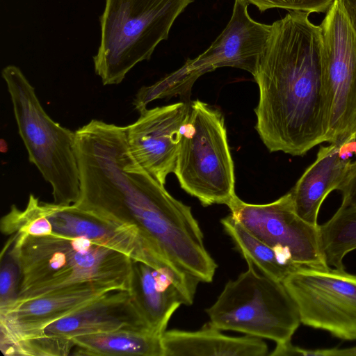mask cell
I'll return each mask as SVG.
<instances>
[{
    "instance_id": "cell-12",
    "label": "cell",
    "mask_w": 356,
    "mask_h": 356,
    "mask_svg": "<svg viewBox=\"0 0 356 356\" xmlns=\"http://www.w3.org/2000/svg\"><path fill=\"white\" fill-rule=\"evenodd\" d=\"M190 100L145 108L134 123L126 126L131 153L137 162L157 181L165 186L167 176L174 172L181 130Z\"/></svg>"
},
{
    "instance_id": "cell-2",
    "label": "cell",
    "mask_w": 356,
    "mask_h": 356,
    "mask_svg": "<svg viewBox=\"0 0 356 356\" xmlns=\"http://www.w3.org/2000/svg\"><path fill=\"white\" fill-rule=\"evenodd\" d=\"M309 13L289 11L272 33L254 78L255 129L271 152L303 156L325 142L322 36Z\"/></svg>"
},
{
    "instance_id": "cell-23",
    "label": "cell",
    "mask_w": 356,
    "mask_h": 356,
    "mask_svg": "<svg viewBox=\"0 0 356 356\" xmlns=\"http://www.w3.org/2000/svg\"><path fill=\"white\" fill-rule=\"evenodd\" d=\"M74 344L72 339L40 336L0 345L4 355L63 356L70 354Z\"/></svg>"
},
{
    "instance_id": "cell-11",
    "label": "cell",
    "mask_w": 356,
    "mask_h": 356,
    "mask_svg": "<svg viewBox=\"0 0 356 356\" xmlns=\"http://www.w3.org/2000/svg\"><path fill=\"white\" fill-rule=\"evenodd\" d=\"M231 215L252 235L287 254L299 266L327 268L319 225L296 213L290 193L264 204L242 201L236 195L227 205Z\"/></svg>"
},
{
    "instance_id": "cell-20",
    "label": "cell",
    "mask_w": 356,
    "mask_h": 356,
    "mask_svg": "<svg viewBox=\"0 0 356 356\" xmlns=\"http://www.w3.org/2000/svg\"><path fill=\"white\" fill-rule=\"evenodd\" d=\"M225 232L245 261L264 275L283 282L300 267L285 252L273 248L248 232L231 214L221 219Z\"/></svg>"
},
{
    "instance_id": "cell-9",
    "label": "cell",
    "mask_w": 356,
    "mask_h": 356,
    "mask_svg": "<svg viewBox=\"0 0 356 356\" xmlns=\"http://www.w3.org/2000/svg\"><path fill=\"white\" fill-rule=\"evenodd\" d=\"M282 283L302 324L342 340H356V275L330 266H302Z\"/></svg>"
},
{
    "instance_id": "cell-6",
    "label": "cell",
    "mask_w": 356,
    "mask_h": 356,
    "mask_svg": "<svg viewBox=\"0 0 356 356\" xmlns=\"http://www.w3.org/2000/svg\"><path fill=\"white\" fill-rule=\"evenodd\" d=\"M234 163L221 111L190 100L174 170L180 186L204 206H227L236 196Z\"/></svg>"
},
{
    "instance_id": "cell-15",
    "label": "cell",
    "mask_w": 356,
    "mask_h": 356,
    "mask_svg": "<svg viewBox=\"0 0 356 356\" xmlns=\"http://www.w3.org/2000/svg\"><path fill=\"white\" fill-rule=\"evenodd\" d=\"M120 330L151 332L130 292L125 290L106 293L81 309L49 325L38 337L71 339L76 336Z\"/></svg>"
},
{
    "instance_id": "cell-7",
    "label": "cell",
    "mask_w": 356,
    "mask_h": 356,
    "mask_svg": "<svg viewBox=\"0 0 356 356\" xmlns=\"http://www.w3.org/2000/svg\"><path fill=\"white\" fill-rule=\"evenodd\" d=\"M246 262L248 269L229 281L206 309L209 323L220 330L243 332L276 343L290 341L301 323L294 300L282 282Z\"/></svg>"
},
{
    "instance_id": "cell-17",
    "label": "cell",
    "mask_w": 356,
    "mask_h": 356,
    "mask_svg": "<svg viewBox=\"0 0 356 356\" xmlns=\"http://www.w3.org/2000/svg\"><path fill=\"white\" fill-rule=\"evenodd\" d=\"M152 332L162 336L174 312L186 300L173 278L165 271L132 260L129 291Z\"/></svg>"
},
{
    "instance_id": "cell-13",
    "label": "cell",
    "mask_w": 356,
    "mask_h": 356,
    "mask_svg": "<svg viewBox=\"0 0 356 356\" xmlns=\"http://www.w3.org/2000/svg\"><path fill=\"white\" fill-rule=\"evenodd\" d=\"M46 205L47 216L51 223L53 233L86 238L122 252L133 260L163 270L175 278L184 275V269L154 250L127 228L113 225L72 204L63 206L46 202Z\"/></svg>"
},
{
    "instance_id": "cell-25",
    "label": "cell",
    "mask_w": 356,
    "mask_h": 356,
    "mask_svg": "<svg viewBox=\"0 0 356 356\" xmlns=\"http://www.w3.org/2000/svg\"><path fill=\"white\" fill-rule=\"evenodd\" d=\"M261 12L270 8H283L289 11L326 13L335 0H246Z\"/></svg>"
},
{
    "instance_id": "cell-24",
    "label": "cell",
    "mask_w": 356,
    "mask_h": 356,
    "mask_svg": "<svg viewBox=\"0 0 356 356\" xmlns=\"http://www.w3.org/2000/svg\"><path fill=\"white\" fill-rule=\"evenodd\" d=\"M5 261L1 259L0 270V310L13 305L19 291V273L14 260L8 254Z\"/></svg>"
},
{
    "instance_id": "cell-27",
    "label": "cell",
    "mask_w": 356,
    "mask_h": 356,
    "mask_svg": "<svg viewBox=\"0 0 356 356\" xmlns=\"http://www.w3.org/2000/svg\"><path fill=\"white\" fill-rule=\"evenodd\" d=\"M341 1L356 32V0H341Z\"/></svg>"
},
{
    "instance_id": "cell-3",
    "label": "cell",
    "mask_w": 356,
    "mask_h": 356,
    "mask_svg": "<svg viewBox=\"0 0 356 356\" xmlns=\"http://www.w3.org/2000/svg\"><path fill=\"white\" fill-rule=\"evenodd\" d=\"M9 243L19 273L15 302L89 287L130 291L133 259L118 251L54 233H16Z\"/></svg>"
},
{
    "instance_id": "cell-22",
    "label": "cell",
    "mask_w": 356,
    "mask_h": 356,
    "mask_svg": "<svg viewBox=\"0 0 356 356\" xmlns=\"http://www.w3.org/2000/svg\"><path fill=\"white\" fill-rule=\"evenodd\" d=\"M1 230L5 234L25 233L31 236L53 234L51 223L47 216L46 202L30 194L24 209L12 205L10 211L1 220Z\"/></svg>"
},
{
    "instance_id": "cell-8",
    "label": "cell",
    "mask_w": 356,
    "mask_h": 356,
    "mask_svg": "<svg viewBox=\"0 0 356 356\" xmlns=\"http://www.w3.org/2000/svg\"><path fill=\"white\" fill-rule=\"evenodd\" d=\"M319 26L325 142L356 147V32L341 0L333 2Z\"/></svg>"
},
{
    "instance_id": "cell-14",
    "label": "cell",
    "mask_w": 356,
    "mask_h": 356,
    "mask_svg": "<svg viewBox=\"0 0 356 356\" xmlns=\"http://www.w3.org/2000/svg\"><path fill=\"white\" fill-rule=\"evenodd\" d=\"M109 291H111L89 287L15 302L0 311V345L38 337L49 325Z\"/></svg>"
},
{
    "instance_id": "cell-1",
    "label": "cell",
    "mask_w": 356,
    "mask_h": 356,
    "mask_svg": "<svg viewBox=\"0 0 356 356\" xmlns=\"http://www.w3.org/2000/svg\"><path fill=\"white\" fill-rule=\"evenodd\" d=\"M79 207L131 231L200 282L213 280L217 264L191 208L173 197L129 148L110 150L95 162L83 181Z\"/></svg>"
},
{
    "instance_id": "cell-26",
    "label": "cell",
    "mask_w": 356,
    "mask_h": 356,
    "mask_svg": "<svg viewBox=\"0 0 356 356\" xmlns=\"http://www.w3.org/2000/svg\"><path fill=\"white\" fill-rule=\"evenodd\" d=\"M337 191H340L342 196L340 207L356 206V160L351 161L348 170Z\"/></svg>"
},
{
    "instance_id": "cell-4",
    "label": "cell",
    "mask_w": 356,
    "mask_h": 356,
    "mask_svg": "<svg viewBox=\"0 0 356 356\" xmlns=\"http://www.w3.org/2000/svg\"><path fill=\"white\" fill-rule=\"evenodd\" d=\"M194 0H106L101 38L93 57L104 85L121 83L168 38L176 19Z\"/></svg>"
},
{
    "instance_id": "cell-18",
    "label": "cell",
    "mask_w": 356,
    "mask_h": 356,
    "mask_svg": "<svg viewBox=\"0 0 356 356\" xmlns=\"http://www.w3.org/2000/svg\"><path fill=\"white\" fill-rule=\"evenodd\" d=\"M162 345L163 356H264L268 353L261 338L227 336L209 323L197 331H165Z\"/></svg>"
},
{
    "instance_id": "cell-21",
    "label": "cell",
    "mask_w": 356,
    "mask_h": 356,
    "mask_svg": "<svg viewBox=\"0 0 356 356\" xmlns=\"http://www.w3.org/2000/svg\"><path fill=\"white\" fill-rule=\"evenodd\" d=\"M322 250L330 267L345 269L343 261L356 250V206L341 207L319 225Z\"/></svg>"
},
{
    "instance_id": "cell-10",
    "label": "cell",
    "mask_w": 356,
    "mask_h": 356,
    "mask_svg": "<svg viewBox=\"0 0 356 356\" xmlns=\"http://www.w3.org/2000/svg\"><path fill=\"white\" fill-rule=\"evenodd\" d=\"M249 4L246 0H234L229 22L209 48L170 73L175 95L189 98L195 81L219 67L238 68L254 76L270 38L272 24L254 20L248 11Z\"/></svg>"
},
{
    "instance_id": "cell-19",
    "label": "cell",
    "mask_w": 356,
    "mask_h": 356,
    "mask_svg": "<svg viewBox=\"0 0 356 356\" xmlns=\"http://www.w3.org/2000/svg\"><path fill=\"white\" fill-rule=\"evenodd\" d=\"M74 355L163 356L162 336L150 331L120 330L72 337Z\"/></svg>"
},
{
    "instance_id": "cell-5",
    "label": "cell",
    "mask_w": 356,
    "mask_h": 356,
    "mask_svg": "<svg viewBox=\"0 0 356 356\" xmlns=\"http://www.w3.org/2000/svg\"><path fill=\"white\" fill-rule=\"evenodd\" d=\"M1 75L29 161L51 185L54 203L74 204L80 195L75 131L60 125L47 115L34 87L18 67L8 65Z\"/></svg>"
},
{
    "instance_id": "cell-16",
    "label": "cell",
    "mask_w": 356,
    "mask_h": 356,
    "mask_svg": "<svg viewBox=\"0 0 356 356\" xmlns=\"http://www.w3.org/2000/svg\"><path fill=\"white\" fill-rule=\"evenodd\" d=\"M336 144L321 146L315 161L305 170L289 191L296 213L308 223L318 226V216L327 196L337 190L351 163Z\"/></svg>"
},
{
    "instance_id": "cell-28",
    "label": "cell",
    "mask_w": 356,
    "mask_h": 356,
    "mask_svg": "<svg viewBox=\"0 0 356 356\" xmlns=\"http://www.w3.org/2000/svg\"><path fill=\"white\" fill-rule=\"evenodd\" d=\"M354 355H356V346H353Z\"/></svg>"
}]
</instances>
